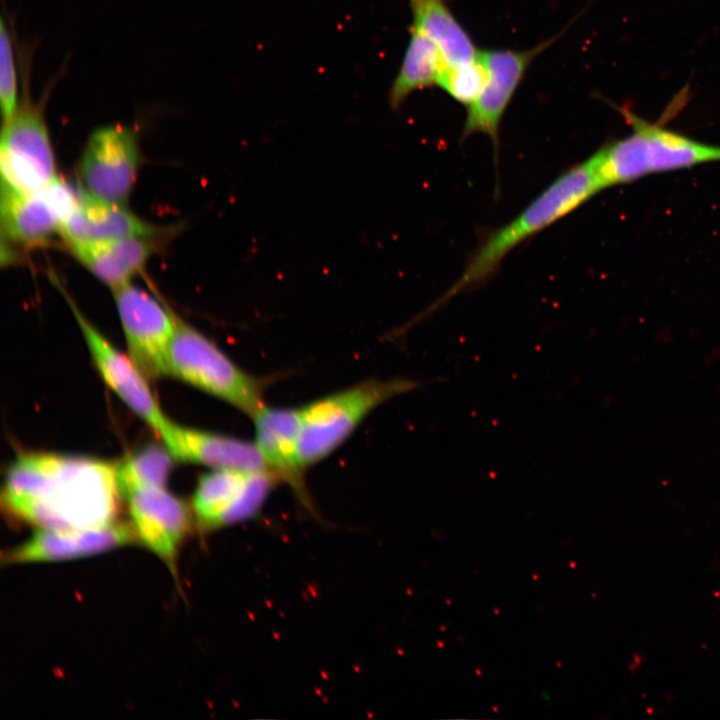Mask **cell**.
Returning a JSON list of instances; mask_svg holds the SVG:
<instances>
[{
  "label": "cell",
  "mask_w": 720,
  "mask_h": 720,
  "mask_svg": "<svg viewBox=\"0 0 720 720\" xmlns=\"http://www.w3.org/2000/svg\"><path fill=\"white\" fill-rule=\"evenodd\" d=\"M163 235L132 236L69 248L98 280L114 290L142 272L160 247Z\"/></svg>",
  "instance_id": "cell-18"
},
{
  "label": "cell",
  "mask_w": 720,
  "mask_h": 720,
  "mask_svg": "<svg viewBox=\"0 0 720 720\" xmlns=\"http://www.w3.org/2000/svg\"><path fill=\"white\" fill-rule=\"evenodd\" d=\"M79 194L57 178L46 188L29 194L1 189L2 258H15L16 250L47 245L78 200Z\"/></svg>",
  "instance_id": "cell-8"
},
{
  "label": "cell",
  "mask_w": 720,
  "mask_h": 720,
  "mask_svg": "<svg viewBox=\"0 0 720 720\" xmlns=\"http://www.w3.org/2000/svg\"><path fill=\"white\" fill-rule=\"evenodd\" d=\"M112 292L131 360L147 379L169 375L174 312L131 282Z\"/></svg>",
  "instance_id": "cell-10"
},
{
  "label": "cell",
  "mask_w": 720,
  "mask_h": 720,
  "mask_svg": "<svg viewBox=\"0 0 720 720\" xmlns=\"http://www.w3.org/2000/svg\"><path fill=\"white\" fill-rule=\"evenodd\" d=\"M420 383L396 377L370 379L299 408L301 459L306 467L335 451L378 406Z\"/></svg>",
  "instance_id": "cell-4"
},
{
  "label": "cell",
  "mask_w": 720,
  "mask_h": 720,
  "mask_svg": "<svg viewBox=\"0 0 720 720\" xmlns=\"http://www.w3.org/2000/svg\"><path fill=\"white\" fill-rule=\"evenodd\" d=\"M410 28L429 37L441 50L449 66L473 60L479 49L452 13L446 0H409Z\"/></svg>",
  "instance_id": "cell-19"
},
{
  "label": "cell",
  "mask_w": 720,
  "mask_h": 720,
  "mask_svg": "<svg viewBox=\"0 0 720 720\" xmlns=\"http://www.w3.org/2000/svg\"><path fill=\"white\" fill-rule=\"evenodd\" d=\"M487 80V69L477 56L468 62L448 66L439 87L458 103L468 107L480 95Z\"/></svg>",
  "instance_id": "cell-22"
},
{
  "label": "cell",
  "mask_w": 720,
  "mask_h": 720,
  "mask_svg": "<svg viewBox=\"0 0 720 720\" xmlns=\"http://www.w3.org/2000/svg\"><path fill=\"white\" fill-rule=\"evenodd\" d=\"M525 50H480L487 69L486 83L477 99L467 107L462 138L481 133L489 136L498 151L500 123L531 63L562 35Z\"/></svg>",
  "instance_id": "cell-11"
},
{
  "label": "cell",
  "mask_w": 720,
  "mask_h": 720,
  "mask_svg": "<svg viewBox=\"0 0 720 720\" xmlns=\"http://www.w3.org/2000/svg\"><path fill=\"white\" fill-rule=\"evenodd\" d=\"M409 31L408 45L389 91L393 109H398L415 91L439 87L449 66L436 43L417 30Z\"/></svg>",
  "instance_id": "cell-20"
},
{
  "label": "cell",
  "mask_w": 720,
  "mask_h": 720,
  "mask_svg": "<svg viewBox=\"0 0 720 720\" xmlns=\"http://www.w3.org/2000/svg\"><path fill=\"white\" fill-rule=\"evenodd\" d=\"M621 111L632 133L590 156L603 189L654 173L720 161V147L648 123L625 108Z\"/></svg>",
  "instance_id": "cell-3"
},
{
  "label": "cell",
  "mask_w": 720,
  "mask_h": 720,
  "mask_svg": "<svg viewBox=\"0 0 720 720\" xmlns=\"http://www.w3.org/2000/svg\"><path fill=\"white\" fill-rule=\"evenodd\" d=\"M279 483L268 469H213L200 477L193 494L198 526L209 532L255 518Z\"/></svg>",
  "instance_id": "cell-7"
},
{
  "label": "cell",
  "mask_w": 720,
  "mask_h": 720,
  "mask_svg": "<svg viewBox=\"0 0 720 720\" xmlns=\"http://www.w3.org/2000/svg\"><path fill=\"white\" fill-rule=\"evenodd\" d=\"M173 455L157 445L142 448L117 466V484L122 496L141 488L165 487Z\"/></svg>",
  "instance_id": "cell-21"
},
{
  "label": "cell",
  "mask_w": 720,
  "mask_h": 720,
  "mask_svg": "<svg viewBox=\"0 0 720 720\" xmlns=\"http://www.w3.org/2000/svg\"><path fill=\"white\" fill-rule=\"evenodd\" d=\"M174 458L216 468L268 469L255 442L171 423L161 437Z\"/></svg>",
  "instance_id": "cell-17"
},
{
  "label": "cell",
  "mask_w": 720,
  "mask_h": 720,
  "mask_svg": "<svg viewBox=\"0 0 720 720\" xmlns=\"http://www.w3.org/2000/svg\"><path fill=\"white\" fill-rule=\"evenodd\" d=\"M137 538L171 570L190 524L187 506L165 487L141 488L124 496Z\"/></svg>",
  "instance_id": "cell-14"
},
{
  "label": "cell",
  "mask_w": 720,
  "mask_h": 720,
  "mask_svg": "<svg viewBox=\"0 0 720 720\" xmlns=\"http://www.w3.org/2000/svg\"><path fill=\"white\" fill-rule=\"evenodd\" d=\"M1 189L20 194L40 191L58 177L40 104L23 99L3 122L0 143Z\"/></svg>",
  "instance_id": "cell-6"
},
{
  "label": "cell",
  "mask_w": 720,
  "mask_h": 720,
  "mask_svg": "<svg viewBox=\"0 0 720 720\" xmlns=\"http://www.w3.org/2000/svg\"><path fill=\"white\" fill-rule=\"evenodd\" d=\"M92 358L105 383L161 438L172 423L154 398L146 377L129 356L119 352L65 294Z\"/></svg>",
  "instance_id": "cell-12"
},
{
  "label": "cell",
  "mask_w": 720,
  "mask_h": 720,
  "mask_svg": "<svg viewBox=\"0 0 720 720\" xmlns=\"http://www.w3.org/2000/svg\"><path fill=\"white\" fill-rule=\"evenodd\" d=\"M169 375L213 395L251 419L266 404L265 380L234 363L215 343L174 313Z\"/></svg>",
  "instance_id": "cell-5"
},
{
  "label": "cell",
  "mask_w": 720,
  "mask_h": 720,
  "mask_svg": "<svg viewBox=\"0 0 720 720\" xmlns=\"http://www.w3.org/2000/svg\"><path fill=\"white\" fill-rule=\"evenodd\" d=\"M17 90L12 39L4 20H2L0 31V96L3 122L9 120L19 106Z\"/></svg>",
  "instance_id": "cell-23"
},
{
  "label": "cell",
  "mask_w": 720,
  "mask_h": 720,
  "mask_svg": "<svg viewBox=\"0 0 720 720\" xmlns=\"http://www.w3.org/2000/svg\"><path fill=\"white\" fill-rule=\"evenodd\" d=\"M163 234H169V231L142 220L126 205L94 198L82 190L60 232L68 247Z\"/></svg>",
  "instance_id": "cell-15"
},
{
  "label": "cell",
  "mask_w": 720,
  "mask_h": 720,
  "mask_svg": "<svg viewBox=\"0 0 720 720\" xmlns=\"http://www.w3.org/2000/svg\"><path fill=\"white\" fill-rule=\"evenodd\" d=\"M140 162L135 132L120 124L96 129L80 157L81 190L111 203L126 205L136 182Z\"/></svg>",
  "instance_id": "cell-9"
},
{
  "label": "cell",
  "mask_w": 720,
  "mask_h": 720,
  "mask_svg": "<svg viewBox=\"0 0 720 720\" xmlns=\"http://www.w3.org/2000/svg\"><path fill=\"white\" fill-rule=\"evenodd\" d=\"M255 444L267 466L281 483L287 484L309 512L315 513L308 492L304 465L299 448V408L268 407L265 405L252 418Z\"/></svg>",
  "instance_id": "cell-13"
},
{
  "label": "cell",
  "mask_w": 720,
  "mask_h": 720,
  "mask_svg": "<svg viewBox=\"0 0 720 720\" xmlns=\"http://www.w3.org/2000/svg\"><path fill=\"white\" fill-rule=\"evenodd\" d=\"M601 190L590 157L567 169L510 222L487 235L473 251L461 276L417 319L435 312L460 292L484 282L519 244L569 215Z\"/></svg>",
  "instance_id": "cell-2"
},
{
  "label": "cell",
  "mask_w": 720,
  "mask_h": 720,
  "mask_svg": "<svg viewBox=\"0 0 720 720\" xmlns=\"http://www.w3.org/2000/svg\"><path fill=\"white\" fill-rule=\"evenodd\" d=\"M135 539L133 527L116 522L73 532L39 529L4 560L8 563L69 560L105 552L133 543Z\"/></svg>",
  "instance_id": "cell-16"
},
{
  "label": "cell",
  "mask_w": 720,
  "mask_h": 720,
  "mask_svg": "<svg viewBox=\"0 0 720 720\" xmlns=\"http://www.w3.org/2000/svg\"><path fill=\"white\" fill-rule=\"evenodd\" d=\"M117 466L103 460L29 453L8 468L2 502L39 529L73 532L114 522L120 491Z\"/></svg>",
  "instance_id": "cell-1"
}]
</instances>
